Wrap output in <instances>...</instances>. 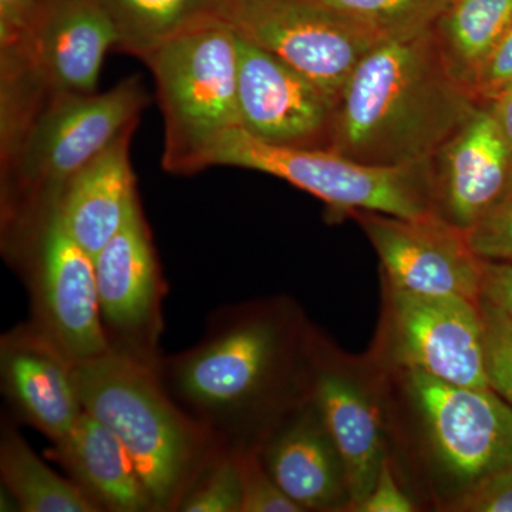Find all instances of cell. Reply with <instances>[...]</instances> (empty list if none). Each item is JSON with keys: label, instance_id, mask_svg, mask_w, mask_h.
I'll return each mask as SVG.
<instances>
[{"label": "cell", "instance_id": "1", "mask_svg": "<svg viewBox=\"0 0 512 512\" xmlns=\"http://www.w3.org/2000/svg\"><path fill=\"white\" fill-rule=\"evenodd\" d=\"M478 106L433 28L380 40L340 90L329 150L379 167L426 163Z\"/></svg>", "mask_w": 512, "mask_h": 512}, {"label": "cell", "instance_id": "2", "mask_svg": "<svg viewBox=\"0 0 512 512\" xmlns=\"http://www.w3.org/2000/svg\"><path fill=\"white\" fill-rule=\"evenodd\" d=\"M84 412L121 441L157 511H177L195 478L224 444L185 412L158 369L123 353L74 363Z\"/></svg>", "mask_w": 512, "mask_h": 512}, {"label": "cell", "instance_id": "3", "mask_svg": "<svg viewBox=\"0 0 512 512\" xmlns=\"http://www.w3.org/2000/svg\"><path fill=\"white\" fill-rule=\"evenodd\" d=\"M146 104L138 77H128L104 93L47 97L3 163L8 228L57 204L74 175L124 128L138 123Z\"/></svg>", "mask_w": 512, "mask_h": 512}, {"label": "cell", "instance_id": "4", "mask_svg": "<svg viewBox=\"0 0 512 512\" xmlns=\"http://www.w3.org/2000/svg\"><path fill=\"white\" fill-rule=\"evenodd\" d=\"M140 60L153 74L163 113L164 170L198 173L210 148L241 127L237 30L211 20L165 40Z\"/></svg>", "mask_w": 512, "mask_h": 512}, {"label": "cell", "instance_id": "5", "mask_svg": "<svg viewBox=\"0 0 512 512\" xmlns=\"http://www.w3.org/2000/svg\"><path fill=\"white\" fill-rule=\"evenodd\" d=\"M284 348V328L274 316L221 313L198 345L161 360L158 376L175 402L229 447L271 384Z\"/></svg>", "mask_w": 512, "mask_h": 512}, {"label": "cell", "instance_id": "6", "mask_svg": "<svg viewBox=\"0 0 512 512\" xmlns=\"http://www.w3.org/2000/svg\"><path fill=\"white\" fill-rule=\"evenodd\" d=\"M212 165L274 175L325 202L335 214L370 211L402 218L433 214L429 161L404 167L362 164L328 148L266 143L238 127L205 154L202 170Z\"/></svg>", "mask_w": 512, "mask_h": 512}, {"label": "cell", "instance_id": "7", "mask_svg": "<svg viewBox=\"0 0 512 512\" xmlns=\"http://www.w3.org/2000/svg\"><path fill=\"white\" fill-rule=\"evenodd\" d=\"M9 238L28 285L30 322L73 363L109 352L94 258L64 227L57 204L10 228Z\"/></svg>", "mask_w": 512, "mask_h": 512}, {"label": "cell", "instance_id": "8", "mask_svg": "<svg viewBox=\"0 0 512 512\" xmlns=\"http://www.w3.org/2000/svg\"><path fill=\"white\" fill-rule=\"evenodd\" d=\"M225 22L338 100L379 36L313 0H232Z\"/></svg>", "mask_w": 512, "mask_h": 512}, {"label": "cell", "instance_id": "9", "mask_svg": "<svg viewBox=\"0 0 512 512\" xmlns=\"http://www.w3.org/2000/svg\"><path fill=\"white\" fill-rule=\"evenodd\" d=\"M407 390L444 471L464 488L512 467V407L493 389L406 372Z\"/></svg>", "mask_w": 512, "mask_h": 512}, {"label": "cell", "instance_id": "10", "mask_svg": "<svg viewBox=\"0 0 512 512\" xmlns=\"http://www.w3.org/2000/svg\"><path fill=\"white\" fill-rule=\"evenodd\" d=\"M387 336L394 362L406 372L424 373L458 386L490 389L478 302L387 286Z\"/></svg>", "mask_w": 512, "mask_h": 512}, {"label": "cell", "instance_id": "11", "mask_svg": "<svg viewBox=\"0 0 512 512\" xmlns=\"http://www.w3.org/2000/svg\"><path fill=\"white\" fill-rule=\"evenodd\" d=\"M101 322L114 352L158 369L165 284L140 201L94 256Z\"/></svg>", "mask_w": 512, "mask_h": 512}, {"label": "cell", "instance_id": "12", "mask_svg": "<svg viewBox=\"0 0 512 512\" xmlns=\"http://www.w3.org/2000/svg\"><path fill=\"white\" fill-rule=\"evenodd\" d=\"M372 242L387 286L421 295H457L478 302L483 259L466 234L436 215L402 218L380 212L349 214Z\"/></svg>", "mask_w": 512, "mask_h": 512}, {"label": "cell", "instance_id": "13", "mask_svg": "<svg viewBox=\"0 0 512 512\" xmlns=\"http://www.w3.org/2000/svg\"><path fill=\"white\" fill-rule=\"evenodd\" d=\"M238 60L241 128L266 143L329 150L336 106L332 97L239 33Z\"/></svg>", "mask_w": 512, "mask_h": 512}, {"label": "cell", "instance_id": "14", "mask_svg": "<svg viewBox=\"0 0 512 512\" xmlns=\"http://www.w3.org/2000/svg\"><path fill=\"white\" fill-rule=\"evenodd\" d=\"M433 215L466 232L512 188V147L491 106H478L429 160Z\"/></svg>", "mask_w": 512, "mask_h": 512}, {"label": "cell", "instance_id": "15", "mask_svg": "<svg viewBox=\"0 0 512 512\" xmlns=\"http://www.w3.org/2000/svg\"><path fill=\"white\" fill-rule=\"evenodd\" d=\"M119 42L101 0H42L26 57L47 97L90 94L96 93L104 57Z\"/></svg>", "mask_w": 512, "mask_h": 512}, {"label": "cell", "instance_id": "16", "mask_svg": "<svg viewBox=\"0 0 512 512\" xmlns=\"http://www.w3.org/2000/svg\"><path fill=\"white\" fill-rule=\"evenodd\" d=\"M0 376L6 400L18 419L63 440L84 413L74 363L32 322L2 336Z\"/></svg>", "mask_w": 512, "mask_h": 512}, {"label": "cell", "instance_id": "17", "mask_svg": "<svg viewBox=\"0 0 512 512\" xmlns=\"http://www.w3.org/2000/svg\"><path fill=\"white\" fill-rule=\"evenodd\" d=\"M137 124L124 128L84 165L57 202L64 227L93 258L116 237L138 200L130 158Z\"/></svg>", "mask_w": 512, "mask_h": 512}, {"label": "cell", "instance_id": "18", "mask_svg": "<svg viewBox=\"0 0 512 512\" xmlns=\"http://www.w3.org/2000/svg\"><path fill=\"white\" fill-rule=\"evenodd\" d=\"M311 400L342 458L349 507L355 511L372 491L386 460L379 406L362 383L332 367L315 373Z\"/></svg>", "mask_w": 512, "mask_h": 512}, {"label": "cell", "instance_id": "19", "mask_svg": "<svg viewBox=\"0 0 512 512\" xmlns=\"http://www.w3.org/2000/svg\"><path fill=\"white\" fill-rule=\"evenodd\" d=\"M261 460L275 483L303 510H338L349 504L342 458L312 400L276 431Z\"/></svg>", "mask_w": 512, "mask_h": 512}, {"label": "cell", "instance_id": "20", "mask_svg": "<svg viewBox=\"0 0 512 512\" xmlns=\"http://www.w3.org/2000/svg\"><path fill=\"white\" fill-rule=\"evenodd\" d=\"M52 456L100 511H157L126 447L89 413L55 443Z\"/></svg>", "mask_w": 512, "mask_h": 512}, {"label": "cell", "instance_id": "21", "mask_svg": "<svg viewBox=\"0 0 512 512\" xmlns=\"http://www.w3.org/2000/svg\"><path fill=\"white\" fill-rule=\"evenodd\" d=\"M511 23L512 0H450L434 23L448 69L471 93L481 67Z\"/></svg>", "mask_w": 512, "mask_h": 512}, {"label": "cell", "instance_id": "22", "mask_svg": "<svg viewBox=\"0 0 512 512\" xmlns=\"http://www.w3.org/2000/svg\"><path fill=\"white\" fill-rule=\"evenodd\" d=\"M3 488L25 512H99L72 478L55 473L37 456L15 427L5 426L0 440Z\"/></svg>", "mask_w": 512, "mask_h": 512}, {"label": "cell", "instance_id": "23", "mask_svg": "<svg viewBox=\"0 0 512 512\" xmlns=\"http://www.w3.org/2000/svg\"><path fill=\"white\" fill-rule=\"evenodd\" d=\"M116 23L117 49L140 59L185 30L224 20L232 0H101Z\"/></svg>", "mask_w": 512, "mask_h": 512}, {"label": "cell", "instance_id": "24", "mask_svg": "<svg viewBox=\"0 0 512 512\" xmlns=\"http://www.w3.org/2000/svg\"><path fill=\"white\" fill-rule=\"evenodd\" d=\"M375 33L380 39L416 35L433 28L450 0H313Z\"/></svg>", "mask_w": 512, "mask_h": 512}, {"label": "cell", "instance_id": "25", "mask_svg": "<svg viewBox=\"0 0 512 512\" xmlns=\"http://www.w3.org/2000/svg\"><path fill=\"white\" fill-rule=\"evenodd\" d=\"M242 477L237 448L222 447L202 468L177 511L241 512Z\"/></svg>", "mask_w": 512, "mask_h": 512}, {"label": "cell", "instance_id": "26", "mask_svg": "<svg viewBox=\"0 0 512 512\" xmlns=\"http://www.w3.org/2000/svg\"><path fill=\"white\" fill-rule=\"evenodd\" d=\"M478 306L484 323L488 384L512 407V323L487 303L478 302Z\"/></svg>", "mask_w": 512, "mask_h": 512}, {"label": "cell", "instance_id": "27", "mask_svg": "<svg viewBox=\"0 0 512 512\" xmlns=\"http://www.w3.org/2000/svg\"><path fill=\"white\" fill-rule=\"evenodd\" d=\"M242 477L241 512L305 511L284 493L252 448H237Z\"/></svg>", "mask_w": 512, "mask_h": 512}, {"label": "cell", "instance_id": "28", "mask_svg": "<svg viewBox=\"0 0 512 512\" xmlns=\"http://www.w3.org/2000/svg\"><path fill=\"white\" fill-rule=\"evenodd\" d=\"M464 234L477 258L512 265V188Z\"/></svg>", "mask_w": 512, "mask_h": 512}, {"label": "cell", "instance_id": "29", "mask_svg": "<svg viewBox=\"0 0 512 512\" xmlns=\"http://www.w3.org/2000/svg\"><path fill=\"white\" fill-rule=\"evenodd\" d=\"M451 511L512 512V467L495 471L464 488L463 494L450 504Z\"/></svg>", "mask_w": 512, "mask_h": 512}, {"label": "cell", "instance_id": "30", "mask_svg": "<svg viewBox=\"0 0 512 512\" xmlns=\"http://www.w3.org/2000/svg\"><path fill=\"white\" fill-rule=\"evenodd\" d=\"M512 89V23L474 80V99L491 106Z\"/></svg>", "mask_w": 512, "mask_h": 512}, {"label": "cell", "instance_id": "31", "mask_svg": "<svg viewBox=\"0 0 512 512\" xmlns=\"http://www.w3.org/2000/svg\"><path fill=\"white\" fill-rule=\"evenodd\" d=\"M42 0H0L2 55H26V46Z\"/></svg>", "mask_w": 512, "mask_h": 512}, {"label": "cell", "instance_id": "32", "mask_svg": "<svg viewBox=\"0 0 512 512\" xmlns=\"http://www.w3.org/2000/svg\"><path fill=\"white\" fill-rule=\"evenodd\" d=\"M359 512H412L416 511L409 495L404 493L394 478L389 460L383 461L379 476L369 495L357 505Z\"/></svg>", "mask_w": 512, "mask_h": 512}, {"label": "cell", "instance_id": "33", "mask_svg": "<svg viewBox=\"0 0 512 512\" xmlns=\"http://www.w3.org/2000/svg\"><path fill=\"white\" fill-rule=\"evenodd\" d=\"M478 302L487 303L512 323V265L484 261Z\"/></svg>", "mask_w": 512, "mask_h": 512}, {"label": "cell", "instance_id": "34", "mask_svg": "<svg viewBox=\"0 0 512 512\" xmlns=\"http://www.w3.org/2000/svg\"><path fill=\"white\" fill-rule=\"evenodd\" d=\"M491 109H493L498 123L503 127L505 136H507L512 147V89L505 93L501 99L491 104Z\"/></svg>", "mask_w": 512, "mask_h": 512}]
</instances>
